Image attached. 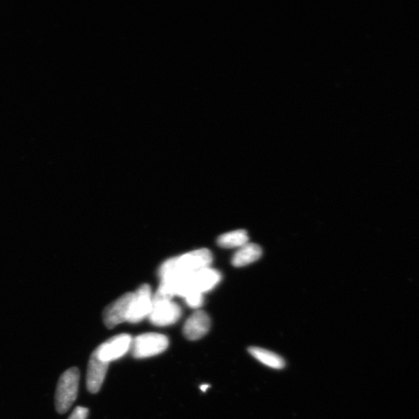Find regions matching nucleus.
I'll return each instance as SVG.
<instances>
[{"mask_svg": "<svg viewBox=\"0 0 419 419\" xmlns=\"http://www.w3.org/2000/svg\"><path fill=\"white\" fill-rule=\"evenodd\" d=\"M79 383V371L77 367L67 370L60 377L56 393V408L64 414L76 401Z\"/></svg>", "mask_w": 419, "mask_h": 419, "instance_id": "obj_1", "label": "nucleus"}, {"mask_svg": "<svg viewBox=\"0 0 419 419\" xmlns=\"http://www.w3.org/2000/svg\"><path fill=\"white\" fill-rule=\"evenodd\" d=\"M168 347V338L159 333H145L132 340V354L137 359L157 356L165 352Z\"/></svg>", "mask_w": 419, "mask_h": 419, "instance_id": "obj_2", "label": "nucleus"}, {"mask_svg": "<svg viewBox=\"0 0 419 419\" xmlns=\"http://www.w3.org/2000/svg\"><path fill=\"white\" fill-rule=\"evenodd\" d=\"M181 314L180 307L173 300L153 297L152 308L148 319L154 326L164 327L178 322Z\"/></svg>", "mask_w": 419, "mask_h": 419, "instance_id": "obj_3", "label": "nucleus"}, {"mask_svg": "<svg viewBox=\"0 0 419 419\" xmlns=\"http://www.w3.org/2000/svg\"><path fill=\"white\" fill-rule=\"evenodd\" d=\"M174 261L179 271L193 274L202 269L211 267L213 255L209 250L200 248L174 258Z\"/></svg>", "mask_w": 419, "mask_h": 419, "instance_id": "obj_4", "label": "nucleus"}, {"mask_svg": "<svg viewBox=\"0 0 419 419\" xmlns=\"http://www.w3.org/2000/svg\"><path fill=\"white\" fill-rule=\"evenodd\" d=\"M132 338L130 335L120 334L100 345L94 352L101 361L106 363L117 361L131 349Z\"/></svg>", "mask_w": 419, "mask_h": 419, "instance_id": "obj_5", "label": "nucleus"}, {"mask_svg": "<svg viewBox=\"0 0 419 419\" xmlns=\"http://www.w3.org/2000/svg\"><path fill=\"white\" fill-rule=\"evenodd\" d=\"M153 305V295L150 285H141L136 292L134 293V297L127 315V322L130 323H139L145 317H148L151 313Z\"/></svg>", "mask_w": 419, "mask_h": 419, "instance_id": "obj_6", "label": "nucleus"}, {"mask_svg": "<svg viewBox=\"0 0 419 419\" xmlns=\"http://www.w3.org/2000/svg\"><path fill=\"white\" fill-rule=\"evenodd\" d=\"M133 297L134 293H127L105 309L104 322L108 329H113L118 324L127 322Z\"/></svg>", "mask_w": 419, "mask_h": 419, "instance_id": "obj_7", "label": "nucleus"}, {"mask_svg": "<svg viewBox=\"0 0 419 419\" xmlns=\"http://www.w3.org/2000/svg\"><path fill=\"white\" fill-rule=\"evenodd\" d=\"M211 324V319L204 310H196L184 324V335L188 340H198L207 334Z\"/></svg>", "mask_w": 419, "mask_h": 419, "instance_id": "obj_8", "label": "nucleus"}, {"mask_svg": "<svg viewBox=\"0 0 419 419\" xmlns=\"http://www.w3.org/2000/svg\"><path fill=\"white\" fill-rule=\"evenodd\" d=\"M109 363L101 361L97 354L93 352L88 364L86 386L92 394H96L102 387Z\"/></svg>", "mask_w": 419, "mask_h": 419, "instance_id": "obj_9", "label": "nucleus"}, {"mask_svg": "<svg viewBox=\"0 0 419 419\" xmlns=\"http://www.w3.org/2000/svg\"><path fill=\"white\" fill-rule=\"evenodd\" d=\"M191 280L194 289L204 294L219 285L221 275L218 270L209 267L193 274Z\"/></svg>", "mask_w": 419, "mask_h": 419, "instance_id": "obj_10", "label": "nucleus"}, {"mask_svg": "<svg viewBox=\"0 0 419 419\" xmlns=\"http://www.w3.org/2000/svg\"><path fill=\"white\" fill-rule=\"evenodd\" d=\"M262 251L260 246L248 242L247 244L238 248L232 258V262L235 267H246L258 261L262 256Z\"/></svg>", "mask_w": 419, "mask_h": 419, "instance_id": "obj_11", "label": "nucleus"}, {"mask_svg": "<svg viewBox=\"0 0 419 419\" xmlns=\"http://www.w3.org/2000/svg\"><path fill=\"white\" fill-rule=\"evenodd\" d=\"M248 352L255 359L270 368L280 370L285 367V360L271 351L260 347H251L249 348Z\"/></svg>", "mask_w": 419, "mask_h": 419, "instance_id": "obj_12", "label": "nucleus"}, {"mask_svg": "<svg viewBox=\"0 0 419 419\" xmlns=\"http://www.w3.org/2000/svg\"><path fill=\"white\" fill-rule=\"evenodd\" d=\"M248 239L247 232L239 229L221 235L218 239V244L225 248H239L247 244Z\"/></svg>", "mask_w": 419, "mask_h": 419, "instance_id": "obj_13", "label": "nucleus"}, {"mask_svg": "<svg viewBox=\"0 0 419 419\" xmlns=\"http://www.w3.org/2000/svg\"><path fill=\"white\" fill-rule=\"evenodd\" d=\"M204 294L197 292V290H193L192 292L189 293L185 297L184 300L187 305L191 308H199L202 306L204 303Z\"/></svg>", "mask_w": 419, "mask_h": 419, "instance_id": "obj_14", "label": "nucleus"}, {"mask_svg": "<svg viewBox=\"0 0 419 419\" xmlns=\"http://www.w3.org/2000/svg\"><path fill=\"white\" fill-rule=\"evenodd\" d=\"M89 410L84 407L79 406L73 411L72 415L68 419H86Z\"/></svg>", "mask_w": 419, "mask_h": 419, "instance_id": "obj_15", "label": "nucleus"}, {"mask_svg": "<svg viewBox=\"0 0 419 419\" xmlns=\"http://www.w3.org/2000/svg\"><path fill=\"white\" fill-rule=\"evenodd\" d=\"M209 385L208 384H203L202 386L200 387V390L203 392H205L207 391V388H209Z\"/></svg>", "mask_w": 419, "mask_h": 419, "instance_id": "obj_16", "label": "nucleus"}]
</instances>
